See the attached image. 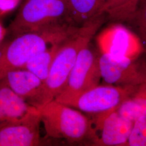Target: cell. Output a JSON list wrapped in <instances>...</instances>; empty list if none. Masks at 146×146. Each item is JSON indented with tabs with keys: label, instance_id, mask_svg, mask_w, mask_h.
<instances>
[{
	"label": "cell",
	"instance_id": "obj_1",
	"mask_svg": "<svg viewBox=\"0 0 146 146\" xmlns=\"http://www.w3.org/2000/svg\"><path fill=\"white\" fill-rule=\"evenodd\" d=\"M104 22L100 16L82 26L61 44L47 78L30 104L38 108L55 99L65 88L70 72L82 48L90 42Z\"/></svg>",
	"mask_w": 146,
	"mask_h": 146
},
{
	"label": "cell",
	"instance_id": "obj_2",
	"mask_svg": "<svg viewBox=\"0 0 146 146\" xmlns=\"http://www.w3.org/2000/svg\"><path fill=\"white\" fill-rule=\"evenodd\" d=\"M78 27L65 23L16 36L3 45L0 56V79L9 71L23 68L38 54L64 41Z\"/></svg>",
	"mask_w": 146,
	"mask_h": 146
},
{
	"label": "cell",
	"instance_id": "obj_3",
	"mask_svg": "<svg viewBox=\"0 0 146 146\" xmlns=\"http://www.w3.org/2000/svg\"><path fill=\"white\" fill-rule=\"evenodd\" d=\"M37 109L48 137L70 143L89 140L90 120L80 111L55 99Z\"/></svg>",
	"mask_w": 146,
	"mask_h": 146
},
{
	"label": "cell",
	"instance_id": "obj_4",
	"mask_svg": "<svg viewBox=\"0 0 146 146\" xmlns=\"http://www.w3.org/2000/svg\"><path fill=\"white\" fill-rule=\"evenodd\" d=\"M67 15V0H27L11 22L10 31L16 36L68 24Z\"/></svg>",
	"mask_w": 146,
	"mask_h": 146
},
{
	"label": "cell",
	"instance_id": "obj_5",
	"mask_svg": "<svg viewBox=\"0 0 146 146\" xmlns=\"http://www.w3.org/2000/svg\"><path fill=\"white\" fill-rule=\"evenodd\" d=\"M137 87L99 84L77 95L58 101L90 115L96 114L117 110Z\"/></svg>",
	"mask_w": 146,
	"mask_h": 146
},
{
	"label": "cell",
	"instance_id": "obj_6",
	"mask_svg": "<svg viewBox=\"0 0 146 146\" xmlns=\"http://www.w3.org/2000/svg\"><path fill=\"white\" fill-rule=\"evenodd\" d=\"M101 78L107 84L137 87L146 82V61L102 52L99 56Z\"/></svg>",
	"mask_w": 146,
	"mask_h": 146
},
{
	"label": "cell",
	"instance_id": "obj_7",
	"mask_svg": "<svg viewBox=\"0 0 146 146\" xmlns=\"http://www.w3.org/2000/svg\"><path fill=\"white\" fill-rule=\"evenodd\" d=\"M100 55L89 42L78 53L66 87L55 99L57 101L74 96L99 85L102 79Z\"/></svg>",
	"mask_w": 146,
	"mask_h": 146
},
{
	"label": "cell",
	"instance_id": "obj_8",
	"mask_svg": "<svg viewBox=\"0 0 146 146\" xmlns=\"http://www.w3.org/2000/svg\"><path fill=\"white\" fill-rule=\"evenodd\" d=\"M89 141L94 146H127L134 121L117 110L91 114Z\"/></svg>",
	"mask_w": 146,
	"mask_h": 146
},
{
	"label": "cell",
	"instance_id": "obj_9",
	"mask_svg": "<svg viewBox=\"0 0 146 146\" xmlns=\"http://www.w3.org/2000/svg\"><path fill=\"white\" fill-rule=\"evenodd\" d=\"M41 123L37 110L20 121L0 125V146H38Z\"/></svg>",
	"mask_w": 146,
	"mask_h": 146
},
{
	"label": "cell",
	"instance_id": "obj_10",
	"mask_svg": "<svg viewBox=\"0 0 146 146\" xmlns=\"http://www.w3.org/2000/svg\"><path fill=\"white\" fill-rule=\"evenodd\" d=\"M43 82L26 69L13 70L0 79V84L8 87L30 104L38 94Z\"/></svg>",
	"mask_w": 146,
	"mask_h": 146
},
{
	"label": "cell",
	"instance_id": "obj_11",
	"mask_svg": "<svg viewBox=\"0 0 146 146\" xmlns=\"http://www.w3.org/2000/svg\"><path fill=\"white\" fill-rule=\"evenodd\" d=\"M67 23L81 27L102 14L105 0H67Z\"/></svg>",
	"mask_w": 146,
	"mask_h": 146
},
{
	"label": "cell",
	"instance_id": "obj_12",
	"mask_svg": "<svg viewBox=\"0 0 146 146\" xmlns=\"http://www.w3.org/2000/svg\"><path fill=\"white\" fill-rule=\"evenodd\" d=\"M117 110L133 121L146 116V82L137 87L135 92L120 104Z\"/></svg>",
	"mask_w": 146,
	"mask_h": 146
},
{
	"label": "cell",
	"instance_id": "obj_13",
	"mask_svg": "<svg viewBox=\"0 0 146 146\" xmlns=\"http://www.w3.org/2000/svg\"><path fill=\"white\" fill-rule=\"evenodd\" d=\"M63 42L53 45L38 54L31 58L23 68L35 74L43 82L47 78L54 59Z\"/></svg>",
	"mask_w": 146,
	"mask_h": 146
},
{
	"label": "cell",
	"instance_id": "obj_14",
	"mask_svg": "<svg viewBox=\"0 0 146 146\" xmlns=\"http://www.w3.org/2000/svg\"><path fill=\"white\" fill-rule=\"evenodd\" d=\"M140 0H105L102 14L116 21L131 22Z\"/></svg>",
	"mask_w": 146,
	"mask_h": 146
},
{
	"label": "cell",
	"instance_id": "obj_15",
	"mask_svg": "<svg viewBox=\"0 0 146 146\" xmlns=\"http://www.w3.org/2000/svg\"><path fill=\"white\" fill-rule=\"evenodd\" d=\"M127 146H146V116L134 121Z\"/></svg>",
	"mask_w": 146,
	"mask_h": 146
},
{
	"label": "cell",
	"instance_id": "obj_16",
	"mask_svg": "<svg viewBox=\"0 0 146 146\" xmlns=\"http://www.w3.org/2000/svg\"><path fill=\"white\" fill-rule=\"evenodd\" d=\"M131 22L135 26L146 50V0H140Z\"/></svg>",
	"mask_w": 146,
	"mask_h": 146
},
{
	"label": "cell",
	"instance_id": "obj_17",
	"mask_svg": "<svg viewBox=\"0 0 146 146\" xmlns=\"http://www.w3.org/2000/svg\"><path fill=\"white\" fill-rule=\"evenodd\" d=\"M20 0H0V15H5L13 11Z\"/></svg>",
	"mask_w": 146,
	"mask_h": 146
},
{
	"label": "cell",
	"instance_id": "obj_18",
	"mask_svg": "<svg viewBox=\"0 0 146 146\" xmlns=\"http://www.w3.org/2000/svg\"><path fill=\"white\" fill-rule=\"evenodd\" d=\"M5 33L6 31L0 22V43H1L2 41L3 40L4 37L5 36Z\"/></svg>",
	"mask_w": 146,
	"mask_h": 146
},
{
	"label": "cell",
	"instance_id": "obj_19",
	"mask_svg": "<svg viewBox=\"0 0 146 146\" xmlns=\"http://www.w3.org/2000/svg\"><path fill=\"white\" fill-rule=\"evenodd\" d=\"M2 47H3V46H2V45H1V43H0V56H1V53H2Z\"/></svg>",
	"mask_w": 146,
	"mask_h": 146
},
{
	"label": "cell",
	"instance_id": "obj_20",
	"mask_svg": "<svg viewBox=\"0 0 146 146\" xmlns=\"http://www.w3.org/2000/svg\"></svg>",
	"mask_w": 146,
	"mask_h": 146
}]
</instances>
